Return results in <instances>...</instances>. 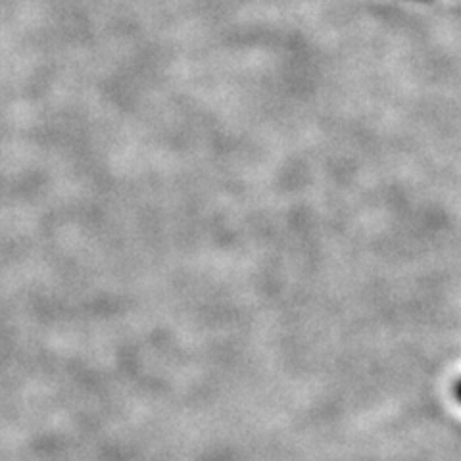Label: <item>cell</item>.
<instances>
[]
</instances>
